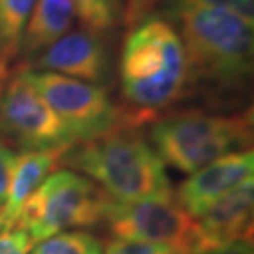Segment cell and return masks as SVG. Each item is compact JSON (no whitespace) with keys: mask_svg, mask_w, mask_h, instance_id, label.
<instances>
[{"mask_svg":"<svg viewBox=\"0 0 254 254\" xmlns=\"http://www.w3.org/2000/svg\"><path fill=\"white\" fill-rule=\"evenodd\" d=\"M253 113L218 115L185 110L155 119L151 141L164 164L193 174L230 153L249 150L253 138Z\"/></svg>","mask_w":254,"mask_h":254,"instance_id":"obj_4","label":"cell"},{"mask_svg":"<svg viewBox=\"0 0 254 254\" xmlns=\"http://www.w3.org/2000/svg\"><path fill=\"white\" fill-rule=\"evenodd\" d=\"M33 246L27 233L21 229L0 230V254H30Z\"/></svg>","mask_w":254,"mask_h":254,"instance_id":"obj_19","label":"cell"},{"mask_svg":"<svg viewBox=\"0 0 254 254\" xmlns=\"http://www.w3.org/2000/svg\"><path fill=\"white\" fill-rule=\"evenodd\" d=\"M103 245L88 232H61L31 247L30 254H102Z\"/></svg>","mask_w":254,"mask_h":254,"instance_id":"obj_16","label":"cell"},{"mask_svg":"<svg viewBox=\"0 0 254 254\" xmlns=\"http://www.w3.org/2000/svg\"><path fill=\"white\" fill-rule=\"evenodd\" d=\"M37 71H51L78 81L102 86L110 79L112 60L102 34L89 30L69 31L37 55Z\"/></svg>","mask_w":254,"mask_h":254,"instance_id":"obj_9","label":"cell"},{"mask_svg":"<svg viewBox=\"0 0 254 254\" xmlns=\"http://www.w3.org/2000/svg\"><path fill=\"white\" fill-rule=\"evenodd\" d=\"M113 235L168 246L175 253L198 254L199 230L196 219L182 208L173 195L120 202L108 195L103 210Z\"/></svg>","mask_w":254,"mask_h":254,"instance_id":"obj_8","label":"cell"},{"mask_svg":"<svg viewBox=\"0 0 254 254\" xmlns=\"http://www.w3.org/2000/svg\"><path fill=\"white\" fill-rule=\"evenodd\" d=\"M170 254H184V253H175V252H173V253H170Z\"/></svg>","mask_w":254,"mask_h":254,"instance_id":"obj_23","label":"cell"},{"mask_svg":"<svg viewBox=\"0 0 254 254\" xmlns=\"http://www.w3.org/2000/svg\"><path fill=\"white\" fill-rule=\"evenodd\" d=\"M28 82L63 122L75 143H86L131 126L122 108L102 86L51 71L23 68ZM134 127V126H131Z\"/></svg>","mask_w":254,"mask_h":254,"instance_id":"obj_6","label":"cell"},{"mask_svg":"<svg viewBox=\"0 0 254 254\" xmlns=\"http://www.w3.org/2000/svg\"><path fill=\"white\" fill-rule=\"evenodd\" d=\"M16 163H17V154L6 144L4 140L0 138V209L3 208L7 198Z\"/></svg>","mask_w":254,"mask_h":254,"instance_id":"obj_18","label":"cell"},{"mask_svg":"<svg viewBox=\"0 0 254 254\" xmlns=\"http://www.w3.org/2000/svg\"><path fill=\"white\" fill-rule=\"evenodd\" d=\"M60 161L91 177L115 200L173 195L165 164L136 127H120L96 140L72 145Z\"/></svg>","mask_w":254,"mask_h":254,"instance_id":"obj_3","label":"cell"},{"mask_svg":"<svg viewBox=\"0 0 254 254\" xmlns=\"http://www.w3.org/2000/svg\"><path fill=\"white\" fill-rule=\"evenodd\" d=\"M75 18L71 0H36L21 41L20 55L34 60L71 31Z\"/></svg>","mask_w":254,"mask_h":254,"instance_id":"obj_13","label":"cell"},{"mask_svg":"<svg viewBox=\"0 0 254 254\" xmlns=\"http://www.w3.org/2000/svg\"><path fill=\"white\" fill-rule=\"evenodd\" d=\"M163 11L181 38L190 82L222 91L247 83L253 72L254 26L232 11L190 0H163Z\"/></svg>","mask_w":254,"mask_h":254,"instance_id":"obj_2","label":"cell"},{"mask_svg":"<svg viewBox=\"0 0 254 254\" xmlns=\"http://www.w3.org/2000/svg\"><path fill=\"white\" fill-rule=\"evenodd\" d=\"M108 193L72 170L51 173L24 203L14 229L24 230L31 243L103 220Z\"/></svg>","mask_w":254,"mask_h":254,"instance_id":"obj_5","label":"cell"},{"mask_svg":"<svg viewBox=\"0 0 254 254\" xmlns=\"http://www.w3.org/2000/svg\"><path fill=\"white\" fill-rule=\"evenodd\" d=\"M34 3L36 0H0V75L9 72L20 55Z\"/></svg>","mask_w":254,"mask_h":254,"instance_id":"obj_14","label":"cell"},{"mask_svg":"<svg viewBox=\"0 0 254 254\" xmlns=\"http://www.w3.org/2000/svg\"><path fill=\"white\" fill-rule=\"evenodd\" d=\"M122 93L131 126L155 120L190 85V66L174 26L158 16H147L127 34L120 57Z\"/></svg>","mask_w":254,"mask_h":254,"instance_id":"obj_1","label":"cell"},{"mask_svg":"<svg viewBox=\"0 0 254 254\" xmlns=\"http://www.w3.org/2000/svg\"><path fill=\"white\" fill-rule=\"evenodd\" d=\"M202 6L232 11L254 26V0H190Z\"/></svg>","mask_w":254,"mask_h":254,"instance_id":"obj_20","label":"cell"},{"mask_svg":"<svg viewBox=\"0 0 254 254\" xmlns=\"http://www.w3.org/2000/svg\"><path fill=\"white\" fill-rule=\"evenodd\" d=\"M82 28L105 36L123 18V0H71Z\"/></svg>","mask_w":254,"mask_h":254,"instance_id":"obj_15","label":"cell"},{"mask_svg":"<svg viewBox=\"0 0 254 254\" xmlns=\"http://www.w3.org/2000/svg\"><path fill=\"white\" fill-rule=\"evenodd\" d=\"M253 178L216 200L196 218L200 240L198 254L235 240H253Z\"/></svg>","mask_w":254,"mask_h":254,"instance_id":"obj_11","label":"cell"},{"mask_svg":"<svg viewBox=\"0 0 254 254\" xmlns=\"http://www.w3.org/2000/svg\"><path fill=\"white\" fill-rule=\"evenodd\" d=\"M253 150L230 153L190 174L180 185L175 199L192 218H199L216 200L253 178Z\"/></svg>","mask_w":254,"mask_h":254,"instance_id":"obj_10","label":"cell"},{"mask_svg":"<svg viewBox=\"0 0 254 254\" xmlns=\"http://www.w3.org/2000/svg\"><path fill=\"white\" fill-rule=\"evenodd\" d=\"M158 0H123V20L130 27L150 16V11Z\"/></svg>","mask_w":254,"mask_h":254,"instance_id":"obj_21","label":"cell"},{"mask_svg":"<svg viewBox=\"0 0 254 254\" xmlns=\"http://www.w3.org/2000/svg\"><path fill=\"white\" fill-rule=\"evenodd\" d=\"M173 250L165 245L150 243L136 239L112 240L102 254H170Z\"/></svg>","mask_w":254,"mask_h":254,"instance_id":"obj_17","label":"cell"},{"mask_svg":"<svg viewBox=\"0 0 254 254\" xmlns=\"http://www.w3.org/2000/svg\"><path fill=\"white\" fill-rule=\"evenodd\" d=\"M199 254H253V245H252V240L242 239V240H235L227 245L209 249Z\"/></svg>","mask_w":254,"mask_h":254,"instance_id":"obj_22","label":"cell"},{"mask_svg":"<svg viewBox=\"0 0 254 254\" xmlns=\"http://www.w3.org/2000/svg\"><path fill=\"white\" fill-rule=\"evenodd\" d=\"M63 154L58 151L27 150L17 155L9 193L3 208L0 209V230L16 227L24 203L47 177L54 173Z\"/></svg>","mask_w":254,"mask_h":254,"instance_id":"obj_12","label":"cell"},{"mask_svg":"<svg viewBox=\"0 0 254 254\" xmlns=\"http://www.w3.org/2000/svg\"><path fill=\"white\" fill-rule=\"evenodd\" d=\"M0 138L13 141L24 151L65 153L75 144L23 68L0 75Z\"/></svg>","mask_w":254,"mask_h":254,"instance_id":"obj_7","label":"cell"}]
</instances>
